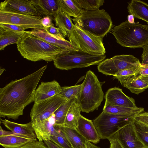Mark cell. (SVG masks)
I'll list each match as a JSON object with an SVG mask.
<instances>
[{
  "label": "cell",
  "instance_id": "cell-1",
  "mask_svg": "<svg viewBox=\"0 0 148 148\" xmlns=\"http://www.w3.org/2000/svg\"><path fill=\"white\" fill-rule=\"evenodd\" d=\"M47 68L45 65L21 79L11 81L0 88V117L16 120L25 108L34 101L37 86Z\"/></svg>",
  "mask_w": 148,
  "mask_h": 148
},
{
  "label": "cell",
  "instance_id": "cell-2",
  "mask_svg": "<svg viewBox=\"0 0 148 148\" xmlns=\"http://www.w3.org/2000/svg\"><path fill=\"white\" fill-rule=\"evenodd\" d=\"M16 45L18 51L24 58L34 62H51L59 54L68 51L46 42L30 31L24 32Z\"/></svg>",
  "mask_w": 148,
  "mask_h": 148
},
{
  "label": "cell",
  "instance_id": "cell-3",
  "mask_svg": "<svg viewBox=\"0 0 148 148\" xmlns=\"http://www.w3.org/2000/svg\"><path fill=\"white\" fill-rule=\"evenodd\" d=\"M111 32L117 43L123 47L143 48L148 44V24L131 23L126 21L113 27Z\"/></svg>",
  "mask_w": 148,
  "mask_h": 148
},
{
  "label": "cell",
  "instance_id": "cell-4",
  "mask_svg": "<svg viewBox=\"0 0 148 148\" xmlns=\"http://www.w3.org/2000/svg\"><path fill=\"white\" fill-rule=\"evenodd\" d=\"M74 24L82 30L102 39L111 29L112 22L104 9L86 11L83 9L81 16L73 18Z\"/></svg>",
  "mask_w": 148,
  "mask_h": 148
},
{
  "label": "cell",
  "instance_id": "cell-5",
  "mask_svg": "<svg viewBox=\"0 0 148 148\" xmlns=\"http://www.w3.org/2000/svg\"><path fill=\"white\" fill-rule=\"evenodd\" d=\"M81 89L77 98L81 111L88 113L98 109L104 94L97 76L90 70L86 73Z\"/></svg>",
  "mask_w": 148,
  "mask_h": 148
},
{
  "label": "cell",
  "instance_id": "cell-6",
  "mask_svg": "<svg viewBox=\"0 0 148 148\" xmlns=\"http://www.w3.org/2000/svg\"><path fill=\"white\" fill-rule=\"evenodd\" d=\"M106 58L105 54H91L79 49L78 50L62 52L56 56L53 62L56 68L61 70H68L98 64Z\"/></svg>",
  "mask_w": 148,
  "mask_h": 148
},
{
  "label": "cell",
  "instance_id": "cell-7",
  "mask_svg": "<svg viewBox=\"0 0 148 148\" xmlns=\"http://www.w3.org/2000/svg\"><path fill=\"white\" fill-rule=\"evenodd\" d=\"M140 113L120 114L107 113L103 111L93 121L100 139H108L118 131L119 128L134 120Z\"/></svg>",
  "mask_w": 148,
  "mask_h": 148
},
{
  "label": "cell",
  "instance_id": "cell-8",
  "mask_svg": "<svg viewBox=\"0 0 148 148\" xmlns=\"http://www.w3.org/2000/svg\"><path fill=\"white\" fill-rule=\"evenodd\" d=\"M141 64L139 60L133 56L121 55L103 60L98 64L97 68L104 75L114 76L119 71L137 67Z\"/></svg>",
  "mask_w": 148,
  "mask_h": 148
},
{
  "label": "cell",
  "instance_id": "cell-9",
  "mask_svg": "<svg viewBox=\"0 0 148 148\" xmlns=\"http://www.w3.org/2000/svg\"><path fill=\"white\" fill-rule=\"evenodd\" d=\"M74 45L88 53L102 55L106 53L102 39L86 32L73 25Z\"/></svg>",
  "mask_w": 148,
  "mask_h": 148
},
{
  "label": "cell",
  "instance_id": "cell-10",
  "mask_svg": "<svg viewBox=\"0 0 148 148\" xmlns=\"http://www.w3.org/2000/svg\"><path fill=\"white\" fill-rule=\"evenodd\" d=\"M66 100L59 94L40 102L34 103L30 113L31 121L48 119Z\"/></svg>",
  "mask_w": 148,
  "mask_h": 148
},
{
  "label": "cell",
  "instance_id": "cell-11",
  "mask_svg": "<svg viewBox=\"0 0 148 148\" xmlns=\"http://www.w3.org/2000/svg\"><path fill=\"white\" fill-rule=\"evenodd\" d=\"M40 16L13 12L0 11V23L15 25L26 29H44Z\"/></svg>",
  "mask_w": 148,
  "mask_h": 148
},
{
  "label": "cell",
  "instance_id": "cell-12",
  "mask_svg": "<svg viewBox=\"0 0 148 148\" xmlns=\"http://www.w3.org/2000/svg\"><path fill=\"white\" fill-rule=\"evenodd\" d=\"M114 135L124 148H145L136 134L134 120L119 128Z\"/></svg>",
  "mask_w": 148,
  "mask_h": 148
},
{
  "label": "cell",
  "instance_id": "cell-13",
  "mask_svg": "<svg viewBox=\"0 0 148 148\" xmlns=\"http://www.w3.org/2000/svg\"><path fill=\"white\" fill-rule=\"evenodd\" d=\"M0 11L40 16L42 15L28 0H6L1 2Z\"/></svg>",
  "mask_w": 148,
  "mask_h": 148
},
{
  "label": "cell",
  "instance_id": "cell-14",
  "mask_svg": "<svg viewBox=\"0 0 148 148\" xmlns=\"http://www.w3.org/2000/svg\"><path fill=\"white\" fill-rule=\"evenodd\" d=\"M104 97L105 104L129 108H137L134 99L126 95L121 89L114 87L109 88Z\"/></svg>",
  "mask_w": 148,
  "mask_h": 148
},
{
  "label": "cell",
  "instance_id": "cell-15",
  "mask_svg": "<svg viewBox=\"0 0 148 148\" xmlns=\"http://www.w3.org/2000/svg\"><path fill=\"white\" fill-rule=\"evenodd\" d=\"M61 86L56 80L42 82L36 89L34 95V103H39L59 95Z\"/></svg>",
  "mask_w": 148,
  "mask_h": 148
},
{
  "label": "cell",
  "instance_id": "cell-16",
  "mask_svg": "<svg viewBox=\"0 0 148 148\" xmlns=\"http://www.w3.org/2000/svg\"><path fill=\"white\" fill-rule=\"evenodd\" d=\"M31 121L38 140L43 141L49 140L50 137L52 135L55 128L54 114L44 120Z\"/></svg>",
  "mask_w": 148,
  "mask_h": 148
},
{
  "label": "cell",
  "instance_id": "cell-17",
  "mask_svg": "<svg viewBox=\"0 0 148 148\" xmlns=\"http://www.w3.org/2000/svg\"><path fill=\"white\" fill-rule=\"evenodd\" d=\"M54 126L68 140L73 148H86L88 141L76 129L69 128L64 125L54 124Z\"/></svg>",
  "mask_w": 148,
  "mask_h": 148
},
{
  "label": "cell",
  "instance_id": "cell-18",
  "mask_svg": "<svg viewBox=\"0 0 148 148\" xmlns=\"http://www.w3.org/2000/svg\"><path fill=\"white\" fill-rule=\"evenodd\" d=\"M76 129L88 141L94 143L99 141L100 138L93 122L81 115Z\"/></svg>",
  "mask_w": 148,
  "mask_h": 148
},
{
  "label": "cell",
  "instance_id": "cell-19",
  "mask_svg": "<svg viewBox=\"0 0 148 148\" xmlns=\"http://www.w3.org/2000/svg\"><path fill=\"white\" fill-rule=\"evenodd\" d=\"M56 25L74 45L73 25L71 18L66 13L59 11L54 16Z\"/></svg>",
  "mask_w": 148,
  "mask_h": 148
},
{
  "label": "cell",
  "instance_id": "cell-20",
  "mask_svg": "<svg viewBox=\"0 0 148 148\" xmlns=\"http://www.w3.org/2000/svg\"><path fill=\"white\" fill-rule=\"evenodd\" d=\"M30 32L46 42L61 48L67 51L78 50L79 49L77 47L69 41L57 39L50 35L44 29H33Z\"/></svg>",
  "mask_w": 148,
  "mask_h": 148
},
{
  "label": "cell",
  "instance_id": "cell-21",
  "mask_svg": "<svg viewBox=\"0 0 148 148\" xmlns=\"http://www.w3.org/2000/svg\"><path fill=\"white\" fill-rule=\"evenodd\" d=\"M37 140L32 137L15 133L0 136V144L4 148H19L28 143Z\"/></svg>",
  "mask_w": 148,
  "mask_h": 148
},
{
  "label": "cell",
  "instance_id": "cell-22",
  "mask_svg": "<svg viewBox=\"0 0 148 148\" xmlns=\"http://www.w3.org/2000/svg\"><path fill=\"white\" fill-rule=\"evenodd\" d=\"M0 122L8 129L14 133L37 139L32 122L25 124H20L6 119H0Z\"/></svg>",
  "mask_w": 148,
  "mask_h": 148
},
{
  "label": "cell",
  "instance_id": "cell-23",
  "mask_svg": "<svg viewBox=\"0 0 148 148\" xmlns=\"http://www.w3.org/2000/svg\"><path fill=\"white\" fill-rule=\"evenodd\" d=\"M32 3L42 15L54 16L59 12L58 0H30Z\"/></svg>",
  "mask_w": 148,
  "mask_h": 148
},
{
  "label": "cell",
  "instance_id": "cell-24",
  "mask_svg": "<svg viewBox=\"0 0 148 148\" xmlns=\"http://www.w3.org/2000/svg\"><path fill=\"white\" fill-rule=\"evenodd\" d=\"M128 13L138 19L146 21L148 25V4L140 0H133L128 3Z\"/></svg>",
  "mask_w": 148,
  "mask_h": 148
},
{
  "label": "cell",
  "instance_id": "cell-25",
  "mask_svg": "<svg viewBox=\"0 0 148 148\" xmlns=\"http://www.w3.org/2000/svg\"><path fill=\"white\" fill-rule=\"evenodd\" d=\"M80 107L77 101V99L73 103L66 114L64 125L69 128L76 129L79 118L81 115Z\"/></svg>",
  "mask_w": 148,
  "mask_h": 148
},
{
  "label": "cell",
  "instance_id": "cell-26",
  "mask_svg": "<svg viewBox=\"0 0 148 148\" xmlns=\"http://www.w3.org/2000/svg\"><path fill=\"white\" fill-rule=\"evenodd\" d=\"M59 11L66 13L69 16L77 18L82 14L83 9L80 8L74 0H58Z\"/></svg>",
  "mask_w": 148,
  "mask_h": 148
},
{
  "label": "cell",
  "instance_id": "cell-27",
  "mask_svg": "<svg viewBox=\"0 0 148 148\" xmlns=\"http://www.w3.org/2000/svg\"><path fill=\"white\" fill-rule=\"evenodd\" d=\"M121 84L131 92L137 95L143 92L148 88L147 83L137 76L126 80Z\"/></svg>",
  "mask_w": 148,
  "mask_h": 148
},
{
  "label": "cell",
  "instance_id": "cell-28",
  "mask_svg": "<svg viewBox=\"0 0 148 148\" xmlns=\"http://www.w3.org/2000/svg\"><path fill=\"white\" fill-rule=\"evenodd\" d=\"M76 99L73 97L66 100L56 110L54 113V125H64L65 118L69 109Z\"/></svg>",
  "mask_w": 148,
  "mask_h": 148
},
{
  "label": "cell",
  "instance_id": "cell-29",
  "mask_svg": "<svg viewBox=\"0 0 148 148\" xmlns=\"http://www.w3.org/2000/svg\"><path fill=\"white\" fill-rule=\"evenodd\" d=\"M23 33H17L5 31L0 28V50L4 49L5 47L9 45L16 44Z\"/></svg>",
  "mask_w": 148,
  "mask_h": 148
},
{
  "label": "cell",
  "instance_id": "cell-30",
  "mask_svg": "<svg viewBox=\"0 0 148 148\" xmlns=\"http://www.w3.org/2000/svg\"><path fill=\"white\" fill-rule=\"evenodd\" d=\"M103 111L110 114H120L136 112L141 113L144 111V109L138 107L129 108L105 104Z\"/></svg>",
  "mask_w": 148,
  "mask_h": 148
},
{
  "label": "cell",
  "instance_id": "cell-31",
  "mask_svg": "<svg viewBox=\"0 0 148 148\" xmlns=\"http://www.w3.org/2000/svg\"><path fill=\"white\" fill-rule=\"evenodd\" d=\"M81 9L86 11L96 10L103 5L104 0H74Z\"/></svg>",
  "mask_w": 148,
  "mask_h": 148
},
{
  "label": "cell",
  "instance_id": "cell-32",
  "mask_svg": "<svg viewBox=\"0 0 148 148\" xmlns=\"http://www.w3.org/2000/svg\"><path fill=\"white\" fill-rule=\"evenodd\" d=\"M141 65L137 67L125 69L119 71L113 76V78L117 79L121 84L134 76L138 75Z\"/></svg>",
  "mask_w": 148,
  "mask_h": 148
},
{
  "label": "cell",
  "instance_id": "cell-33",
  "mask_svg": "<svg viewBox=\"0 0 148 148\" xmlns=\"http://www.w3.org/2000/svg\"><path fill=\"white\" fill-rule=\"evenodd\" d=\"M82 84L71 86L61 87V90L59 95L66 100L71 98H77L80 92Z\"/></svg>",
  "mask_w": 148,
  "mask_h": 148
},
{
  "label": "cell",
  "instance_id": "cell-34",
  "mask_svg": "<svg viewBox=\"0 0 148 148\" xmlns=\"http://www.w3.org/2000/svg\"><path fill=\"white\" fill-rule=\"evenodd\" d=\"M49 140L60 148H73L68 140L56 128Z\"/></svg>",
  "mask_w": 148,
  "mask_h": 148
},
{
  "label": "cell",
  "instance_id": "cell-35",
  "mask_svg": "<svg viewBox=\"0 0 148 148\" xmlns=\"http://www.w3.org/2000/svg\"><path fill=\"white\" fill-rule=\"evenodd\" d=\"M135 128L137 136L145 148H148V133L144 127L134 121Z\"/></svg>",
  "mask_w": 148,
  "mask_h": 148
},
{
  "label": "cell",
  "instance_id": "cell-36",
  "mask_svg": "<svg viewBox=\"0 0 148 148\" xmlns=\"http://www.w3.org/2000/svg\"><path fill=\"white\" fill-rule=\"evenodd\" d=\"M44 29L51 36L57 39L64 40L65 37L60 30L53 26L44 27Z\"/></svg>",
  "mask_w": 148,
  "mask_h": 148
},
{
  "label": "cell",
  "instance_id": "cell-37",
  "mask_svg": "<svg viewBox=\"0 0 148 148\" xmlns=\"http://www.w3.org/2000/svg\"><path fill=\"white\" fill-rule=\"evenodd\" d=\"M0 28L5 31L20 33H23L26 29L21 27L6 23H0Z\"/></svg>",
  "mask_w": 148,
  "mask_h": 148
},
{
  "label": "cell",
  "instance_id": "cell-38",
  "mask_svg": "<svg viewBox=\"0 0 148 148\" xmlns=\"http://www.w3.org/2000/svg\"><path fill=\"white\" fill-rule=\"evenodd\" d=\"M19 148H48L44 142L42 141H36L27 143Z\"/></svg>",
  "mask_w": 148,
  "mask_h": 148
},
{
  "label": "cell",
  "instance_id": "cell-39",
  "mask_svg": "<svg viewBox=\"0 0 148 148\" xmlns=\"http://www.w3.org/2000/svg\"><path fill=\"white\" fill-rule=\"evenodd\" d=\"M142 112L135 117L134 121L140 125L148 128V117L145 115Z\"/></svg>",
  "mask_w": 148,
  "mask_h": 148
},
{
  "label": "cell",
  "instance_id": "cell-40",
  "mask_svg": "<svg viewBox=\"0 0 148 148\" xmlns=\"http://www.w3.org/2000/svg\"><path fill=\"white\" fill-rule=\"evenodd\" d=\"M108 140L110 143V148H124L114 134Z\"/></svg>",
  "mask_w": 148,
  "mask_h": 148
},
{
  "label": "cell",
  "instance_id": "cell-41",
  "mask_svg": "<svg viewBox=\"0 0 148 148\" xmlns=\"http://www.w3.org/2000/svg\"><path fill=\"white\" fill-rule=\"evenodd\" d=\"M143 52L141 56L142 65H148V44L143 47Z\"/></svg>",
  "mask_w": 148,
  "mask_h": 148
},
{
  "label": "cell",
  "instance_id": "cell-42",
  "mask_svg": "<svg viewBox=\"0 0 148 148\" xmlns=\"http://www.w3.org/2000/svg\"><path fill=\"white\" fill-rule=\"evenodd\" d=\"M42 23L44 27L53 26L51 18L50 16H45L42 18Z\"/></svg>",
  "mask_w": 148,
  "mask_h": 148
},
{
  "label": "cell",
  "instance_id": "cell-43",
  "mask_svg": "<svg viewBox=\"0 0 148 148\" xmlns=\"http://www.w3.org/2000/svg\"><path fill=\"white\" fill-rule=\"evenodd\" d=\"M148 75V65L141 64L140 69L137 76L139 77L143 76Z\"/></svg>",
  "mask_w": 148,
  "mask_h": 148
},
{
  "label": "cell",
  "instance_id": "cell-44",
  "mask_svg": "<svg viewBox=\"0 0 148 148\" xmlns=\"http://www.w3.org/2000/svg\"><path fill=\"white\" fill-rule=\"evenodd\" d=\"M44 142L48 148H60L50 140H45Z\"/></svg>",
  "mask_w": 148,
  "mask_h": 148
},
{
  "label": "cell",
  "instance_id": "cell-45",
  "mask_svg": "<svg viewBox=\"0 0 148 148\" xmlns=\"http://www.w3.org/2000/svg\"><path fill=\"white\" fill-rule=\"evenodd\" d=\"M86 148H100L99 147L94 145L91 143L87 141L86 144Z\"/></svg>",
  "mask_w": 148,
  "mask_h": 148
},
{
  "label": "cell",
  "instance_id": "cell-46",
  "mask_svg": "<svg viewBox=\"0 0 148 148\" xmlns=\"http://www.w3.org/2000/svg\"><path fill=\"white\" fill-rule=\"evenodd\" d=\"M134 17L132 15H128L127 17L128 22L130 23H133L134 22Z\"/></svg>",
  "mask_w": 148,
  "mask_h": 148
},
{
  "label": "cell",
  "instance_id": "cell-47",
  "mask_svg": "<svg viewBox=\"0 0 148 148\" xmlns=\"http://www.w3.org/2000/svg\"><path fill=\"white\" fill-rule=\"evenodd\" d=\"M138 77L144 81L146 83H147L148 85V75L143 76L140 77Z\"/></svg>",
  "mask_w": 148,
  "mask_h": 148
},
{
  "label": "cell",
  "instance_id": "cell-48",
  "mask_svg": "<svg viewBox=\"0 0 148 148\" xmlns=\"http://www.w3.org/2000/svg\"><path fill=\"white\" fill-rule=\"evenodd\" d=\"M143 113L145 115L148 117V112L143 111Z\"/></svg>",
  "mask_w": 148,
  "mask_h": 148
},
{
  "label": "cell",
  "instance_id": "cell-49",
  "mask_svg": "<svg viewBox=\"0 0 148 148\" xmlns=\"http://www.w3.org/2000/svg\"><path fill=\"white\" fill-rule=\"evenodd\" d=\"M5 70V69H0V75H1V73L3 72Z\"/></svg>",
  "mask_w": 148,
  "mask_h": 148
},
{
  "label": "cell",
  "instance_id": "cell-50",
  "mask_svg": "<svg viewBox=\"0 0 148 148\" xmlns=\"http://www.w3.org/2000/svg\"><path fill=\"white\" fill-rule=\"evenodd\" d=\"M145 127V129H146V131L148 133V128H147V127Z\"/></svg>",
  "mask_w": 148,
  "mask_h": 148
}]
</instances>
